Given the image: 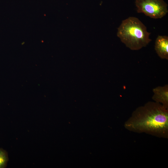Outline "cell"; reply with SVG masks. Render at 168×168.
<instances>
[{
  "instance_id": "obj_5",
  "label": "cell",
  "mask_w": 168,
  "mask_h": 168,
  "mask_svg": "<svg viewBox=\"0 0 168 168\" xmlns=\"http://www.w3.org/2000/svg\"><path fill=\"white\" fill-rule=\"evenodd\" d=\"M155 49L161 59H168V37L159 35L155 42Z\"/></svg>"
},
{
  "instance_id": "obj_6",
  "label": "cell",
  "mask_w": 168,
  "mask_h": 168,
  "mask_svg": "<svg viewBox=\"0 0 168 168\" xmlns=\"http://www.w3.org/2000/svg\"><path fill=\"white\" fill-rule=\"evenodd\" d=\"M8 159L7 152L3 149L0 148V168H5L7 167Z\"/></svg>"
},
{
  "instance_id": "obj_2",
  "label": "cell",
  "mask_w": 168,
  "mask_h": 168,
  "mask_svg": "<svg viewBox=\"0 0 168 168\" xmlns=\"http://www.w3.org/2000/svg\"><path fill=\"white\" fill-rule=\"evenodd\" d=\"M150 34L138 18L129 17L122 21L118 28L117 36L127 47L136 50L146 47L151 41Z\"/></svg>"
},
{
  "instance_id": "obj_1",
  "label": "cell",
  "mask_w": 168,
  "mask_h": 168,
  "mask_svg": "<svg viewBox=\"0 0 168 168\" xmlns=\"http://www.w3.org/2000/svg\"><path fill=\"white\" fill-rule=\"evenodd\" d=\"M124 127L134 132L167 138L168 109L159 103L149 101L133 112Z\"/></svg>"
},
{
  "instance_id": "obj_3",
  "label": "cell",
  "mask_w": 168,
  "mask_h": 168,
  "mask_svg": "<svg viewBox=\"0 0 168 168\" xmlns=\"http://www.w3.org/2000/svg\"><path fill=\"white\" fill-rule=\"evenodd\" d=\"M138 13L154 19L161 18L168 13L167 4L163 0H135Z\"/></svg>"
},
{
  "instance_id": "obj_4",
  "label": "cell",
  "mask_w": 168,
  "mask_h": 168,
  "mask_svg": "<svg viewBox=\"0 0 168 168\" xmlns=\"http://www.w3.org/2000/svg\"><path fill=\"white\" fill-rule=\"evenodd\" d=\"M153 100L161 104L165 108L168 109V85L156 87L153 89Z\"/></svg>"
}]
</instances>
